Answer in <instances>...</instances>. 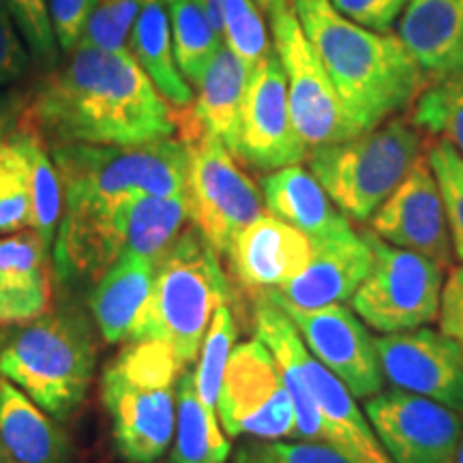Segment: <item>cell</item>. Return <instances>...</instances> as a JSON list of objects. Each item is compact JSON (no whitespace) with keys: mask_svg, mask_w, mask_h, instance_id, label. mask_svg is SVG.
<instances>
[{"mask_svg":"<svg viewBox=\"0 0 463 463\" xmlns=\"http://www.w3.org/2000/svg\"><path fill=\"white\" fill-rule=\"evenodd\" d=\"M20 127L58 144L129 146L176 131L170 103L131 52L78 45L34 86Z\"/></svg>","mask_w":463,"mask_h":463,"instance_id":"1","label":"cell"},{"mask_svg":"<svg viewBox=\"0 0 463 463\" xmlns=\"http://www.w3.org/2000/svg\"><path fill=\"white\" fill-rule=\"evenodd\" d=\"M294 11L358 133L412 108L430 84L395 34L354 24L331 0H294Z\"/></svg>","mask_w":463,"mask_h":463,"instance_id":"2","label":"cell"},{"mask_svg":"<svg viewBox=\"0 0 463 463\" xmlns=\"http://www.w3.org/2000/svg\"><path fill=\"white\" fill-rule=\"evenodd\" d=\"M228 300L230 286L219 253L198 228L184 230L157 262L153 289L129 341H164L187 367L200 354L217 307Z\"/></svg>","mask_w":463,"mask_h":463,"instance_id":"3","label":"cell"},{"mask_svg":"<svg viewBox=\"0 0 463 463\" xmlns=\"http://www.w3.org/2000/svg\"><path fill=\"white\" fill-rule=\"evenodd\" d=\"M183 369L170 345L142 339L131 341L103 373V403L116 450L129 463H155L170 449Z\"/></svg>","mask_w":463,"mask_h":463,"instance_id":"4","label":"cell"},{"mask_svg":"<svg viewBox=\"0 0 463 463\" xmlns=\"http://www.w3.org/2000/svg\"><path fill=\"white\" fill-rule=\"evenodd\" d=\"M425 146L410 114L364 131L352 140L309 150V170L347 219L369 222L408 176Z\"/></svg>","mask_w":463,"mask_h":463,"instance_id":"5","label":"cell"},{"mask_svg":"<svg viewBox=\"0 0 463 463\" xmlns=\"http://www.w3.org/2000/svg\"><path fill=\"white\" fill-rule=\"evenodd\" d=\"M95 373V344L78 314H43L0 350V375L14 382L43 412L71 416Z\"/></svg>","mask_w":463,"mask_h":463,"instance_id":"6","label":"cell"},{"mask_svg":"<svg viewBox=\"0 0 463 463\" xmlns=\"http://www.w3.org/2000/svg\"><path fill=\"white\" fill-rule=\"evenodd\" d=\"M67 200L118 202L136 194L184 195L187 150L181 140L144 144H58L50 146Z\"/></svg>","mask_w":463,"mask_h":463,"instance_id":"7","label":"cell"},{"mask_svg":"<svg viewBox=\"0 0 463 463\" xmlns=\"http://www.w3.org/2000/svg\"><path fill=\"white\" fill-rule=\"evenodd\" d=\"M172 116L187 150L189 219L217 253H228L236 236L262 217V195L222 137L195 118L191 106L172 109Z\"/></svg>","mask_w":463,"mask_h":463,"instance_id":"8","label":"cell"},{"mask_svg":"<svg viewBox=\"0 0 463 463\" xmlns=\"http://www.w3.org/2000/svg\"><path fill=\"white\" fill-rule=\"evenodd\" d=\"M372 247L373 266L352 294V309L369 328L402 333L427 326L439 316L444 266L416 251L382 241L372 230L363 232Z\"/></svg>","mask_w":463,"mask_h":463,"instance_id":"9","label":"cell"},{"mask_svg":"<svg viewBox=\"0 0 463 463\" xmlns=\"http://www.w3.org/2000/svg\"><path fill=\"white\" fill-rule=\"evenodd\" d=\"M270 26H273L275 52L286 73L289 114L307 150L361 136L347 118L326 67L307 39L294 11V3H288L275 15H270Z\"/></svg>","mask_w":463,"mask_h":463,"instance_id":"10","label":"cell"},{"mask_svg":"<svg viewBox=\"0 0 463 463\" xmlns=\"http://www.w3.org/2000/svg\"><path fill=\"white\" fill-rule=\"evenodd\" d=\"M217 416L230 438H294V402L279 364L260 339H249L232 350L219 392Z\"/></svg>","mask_w":463,"mask_h":463,"instance_id":"11","label":"cell"},{"mask_svg":"<svg viewBox=\"0 0 463 463\" xmlns=\"http://www.w3.org/2000/svg\"><path fill=\"white\" fill-rule=\"evenodd\" d=\"M364 414L392 463H455L463 414L395 389L364 399Z\"/></svg>","mask_w":463,"mask_h":463,"instance_id":"12","label":"cell"},{"mask_svg":"<svg viewBox=\"0 0 463 463\" xmlns=\"http://www.w3.org/2000/svg\"><path fill=\"white\" fill-rule=\"evenodd\" d=\"M307 153L289 114L286 73L273 50L249 71L232 155L258 172H275L300 164Z\"/></svg>","mask_w":463,"mask_h":463,"instance_id":"13","label":"cell"},{"mask_svg":"<svg viewBox=\"0 0 463 463\" xmlns=\"http://www.w3.org/2000/svg\"><path fill=\"white\" fill-rule=\"evenodd\" d=\"M275 300L298 328L309 352L328 372H333L356 399H369L384 389V373L378 347L367 324L344 303L324 305L320 309H300L264 292Z\"/></svg>","mask_w":463,"mask_h":463,"instance_id":"14","label":"cell"},{"mask_svg":"<svg viewBox=\"0 0 463 463\" xmlns=\"http://www.w3.org/2000/svg\"><path fill=\"white\" fill-rule=\"evenodd\" d=\"M372 232L391 245L431 258L444 269L453 260V242L442 191L433 176L425 146L408 176L372 217Z\"/></svg>","mask_w":463,"mask_h":463,"instance_id":"15","label":"cell"},{"mask_svg":"<svg viewBox=\"0 0 463 463\" xmlns=\"http://www.w3.org/2000/svg\"><path fill=\"white\" fill-rule=\"evenodd\" d=\"M382 373L395 389L463 414V354L455 339L420 326L375 337Z\"/></svg>","mask_w":463,"mask_h":463,"instance_id":"16","label":"cell"},{"mask_svg":"<svg viewBox=\"0 0 463 463\" xmlns=\"http://www.w3.org/2000/svg\"><path fill=\"white\" fill-rule=\"evenodd\" d=\"M131 198V195H129ZM67 200L54 239V269L61 281L101 279L127 247V202Z\"/></svg>","mask_w":463,"mask_h":463,"instance_id":"17","label":"cell"},{"mask_svg":"<svg viewBox=\"0 0 463 463\" xmlns=\"http://www.w3.org/2000/svg\"><path fill=\"white\" fill-rule=\"evenodd\" d=\"M314 253L309 264L270 294L300 309H320L324 305L345 303L364 281L373 266L372 247L363 234L352 230L350 222L311 241Z\"/></svg>","mask_w":463,"mask_h":463,"instance_id":"18","label":"cell"},{"mask_svg":"<svg viewBox=\"0 0 463 463\" xmlns=\"http://www.w3.org/2000/svg\"><path fill=\"white\" fill-rule=\"evenodd\" d=\"M311 253L309 236L275 215L258 217L228 249L236 279L258 294L292 281L309 264Z\"/></svg>","mask_w":463,"mask_h":463,"instance_id":"19","label":"cell"},{"mask_svg":"<svg viewBox=\"0 0 463 463\" xmlns=\"http://www.w3.org/2000/svg\"><path fill=\"white\" fill-rule=\"evenodd\" d=\"M305 375L322 416L324 442L350 463H392L356 397L311 352L305 356Z\"/></svg>","mask_w":463,"mask_h":463,"instance_id":"20","label":"cell"},{"mask_svg":"<svg viewBox=\"0 0 463 463\" xmlns=\"http://www.w3.org/2000/svg\"><path fill=\"white\" fill-rule=\"evenodd\" d=\"M399 39L430 82L463 75V0H410Z\"/></svg>","mask_w":463,"mask_h":463,"instance_id":"21","label":"cell"},{"mask_svg":"<svg viewBox=\"0 0 463 463\" xmlns=\"http://www.w3.org/2000/svg\"><path fill=\"white\" fill-rule=\"evenodd\" d=\"M48 249L28 230L0 239V326H22L48 311Z\"/></svg>","mask_w":463,"mask_h":463,"instance_id":"22","label":"cell"},{"mask_svg":"<svg viewBox=\"0 0 463 463\" xmlns=\"http://www.w3.org/2000/svg\"><path fill=\"white\" fill-rule=\"evenodd\" d=\"M256 317L258 339L269 347L270 354L279 364L283 382H286L289 397L297 410V431L294 439H305V442H324V427L320 410L314 402L309 386H307L305 375V356L307 345L300 337L298 328L289 320V316L281 309L275 300L266 294H260V300L253 311Z\"/></svg>","mask_w":463,"mask_h":463,"instance_id":"23","label":"cell"},{"mask_svg":"<svg viewBox=\"0 0 463 463\" xmlns=\"http://www.w3.org/2000/svg\"><path fill=\"white\" fill-rule=\"evenodd\" d=\"M0 450L5 463H69L65 431L24 391L0 375Z\"/></svg>","mask_w":463,"mask_h":463,"instance_id":"24","label":"cell"},{"mask_svg":"<svg viewBox=\"0 0 463 463\" xmlns=\"http://www.w3.org/2000/svg\"><path fill=\"white\" fill-rule=\"evenodd\" d=\"M157 262L125 251L103 273L90 297V309L108 344L129 339L133 324L153 289Z\"/></svg>","mask_w":463,"mask_h":463,"instance_id":"25","label":"cell"},{"mask_svg":"<svg viewBox=\"0 0 463 463\" xmlns=\"http://www.w3.org/2000/svg\"><path fill=\"white\" fill-rule=\"evenodd\" d=\"M262 194L270 215L300 230L309 241L322 239L347 219L335 206L314 172L298 164L279 167L264 176Z\"/></svg>","mask_w":463,"mask_h":463,"instance_id":"26","label":"cell"},{"mask_svg":"<svg viewBox=\"0 0 463 463\" xmlns=\"http://www.w3.org/2000/svg\"><path fill=\"white\" fill-rule=\"evenodd\" d=\"M129 52L167 103L174 108H187L194 103V90L174 56L170 15L164 0L142 3L140 15L129 34Z\"/></svg>","mask_w":463,"mask_h":463,"instance_id":"27","label":"cell"},{"mask_svg":"<svg viewBox=\"0 0 463 463\" xmlns=\"http://www.w3.org/2000/svg\"><path fill=\"white\" fill-rule=\"evenodd\" d=\"M249 71L251 69L223 43L198 82V99L191 103L195 118L222 137L230 153L236 144Z\"/></svg>","mask_w":463,"mask_h":463,"instance_id":"28","label":"cell"},{"mask_svg":"<svg viewBox=\"0 0 463 463\" xmlns=\"http://www.w3.org/2000/svg\"><path fill=\"white\" fill-rule=\"evenodd\" d=\"M230 439L219 427V416L208 412L195 389V375L183 369L176 384V430L172 463H228Z\"/></svg>","mask_w":463,"mask_h":463,"instance_id":"29","label":"cell"},{"mask_svg":"<svg viewBox=\"0 0 463 463\" xmlns=\"http://www.w3.org/2000/svg\"><path fill=\"white\" fill-rule=\"evenodd\" d=\"M187 219L189 208L184 195H170V198L148 194L131 195L127 202L125 251L159 262L174 241L183 234Z\"/></svg>","mask_w":463,"mask_h":463,"instance_id":"30","label":"cell"},{"mask_svg":"<svg viewBox=\"0 0 463 463\" xmlns=\"http://www.w3.org/2000/svg\"><path fill=\"white\" fill-rule=\"evenodd\" d=\"M164 3L170 15L176 65L189 84L198 86L206 67L223 45V37L213 28L202 0H164Z\"/></svg>","mask_w":463,"mask_h":463,"instance_id":"31","label":"cell"},{"mask_svg":"<svg viewBox=\"0 0 463 463\" xmlns=\"http://www.w3.org/2000/svg\"><path fill=\"white\" fill-rule=\"evenodd\" d=\"M22 142H24L28 161H31V206L34 234L42 239L45 249L54 245L58 225L65 208V194H62L61 174L56 170L48 144L42 140L39 133L17 125Z\"/></svg>","mask_w":463,"mask_h":463,"instance_id":"32","label":"cell"},{"mask_svg":"<svg viewBox=\"0 0 463 463\" xmlns=\"http://www.w3.org/2000/svg\"><path fill=\"white\" fill-rule=\"evenodd\" d=\"M31 225V161L15 129L0 140V234H15Z\"/></svg>","mask_w":463,"mask_h":463,"instance_id":"33","label":"cell"},{"mask_svg":"<svg viewBox=\"0 0 463 463\" xmlns=\"http://www.w3.org/2000/svg\"><path fill=\"white\" fill-rule=\"evenodd\" d=\"M410 116L420 131L450 142L463 157V75L427 84Z\"/></svg>","mask_w":463,"mask_h":463,"instance_id":"34","label":"cell"},{"mask_svg":"<svg viewBox=\"0 0 463 463\" xmlns=\"http://www.w3.org/2000/svg\"><path fill=\"white\" fill-rule=\"evenodd\" d=\"M236 341V324L232 317L228 305L217 307L213 316L211 326H208L204 345H202V356L195 369V389H198L200 402L204 403L208 412L217 414L219 392H222L223 373L228 358L234 350Z\"/></svg>","mask_w":463,"mask_h":463,"instance_id":"35","label":"cell"},{"mask_svg":"<svg viewBox=\"0 0 463 463\" xmlns=\"http://www.w3.org/2000/svg\"><path fill=\"white\" fill-rule=\"evenodd\" d=\"M223 39L249 69L275 50L262 11L253 0H223Z\"/></svg>","mask_w":463,"mask_h":463,"instance_id":"36","label":"cell"},{"mask_svg":"<svg viewBox=\"0 0 463 463\" xmlns=\"http://www.w3.org/2000/svg\"><path fill=\"white\" fill-rule=\"evenodd\" d=\"M425 155L447 206L453 251L463 262V157L453 144L439 137L425 142Z\"/></svg>","mask_w":463,"mask_h":463,"instance_id":"37","label":"cell"},{"mask_svg":"<svg viewBox=\"0 0 463 463\" xmlns=\"http://www.w3.org/2000/svg\"><path fill=\"white\" fill-rule=\"evenodd\" d=\"M142 3L144 0H99V5L86 22L78 45H90V48L109 52H129V34L140 15Z\"/></svg>","mask_w":463,"mask_h":463,"instance_id":"38","label":"cell"},{"mask_svg":"<svg viewBox=\"0 0 463 463\" xmlns=\"http://www.w3.org/2000/svg\"><path fill=\"white\" fill-rule=\"evenodd\" d=\"M28 54L37 65L52 69L58 62V39L52 24L50 0H5Z\"/></svg>","mask_w":463,"mask_h":463,"instance_id":"39","label":"cell"},{"mask_svg":"<svg viewBox=\"0 0 463 463\" xmlns=\"http://www.w3.org/2000/svg\"><path fill=\"white\" fill-rule=\"evenodd\" d=\"M232 463H350L333 447L322 442H281V439H256L236 450Z\"/></svg>","mask_w":463,"mask_h":463,"instance_id":"40","label":"cell"},{"mask_svg":"<svg viewBox=\"0 0 463 463\" xmlns=\"http://www.w3.org/2000/svg\"><path fill=\"white\" fill-rule=\"evenodd\" d=\"M410 0H331L341 15L375 33H389Z\"/></svg>","mask_w":463,"mask_h":463,"instance_id":"41","label":"cell"},{"mask_svg":"<svg viewBox=\"0 0 463 463\" xmlns=\"http://www.w3.org/2000/svg\"><path fill=\"white\" fill-rule=\"evenodd\" d=\"M31 65V54L5 0H0V86L15 84Z\"/></svg>","mask_w":463,"mask_h":463,"instance_id":"42","label":"cell"},{"mask_svg":"<svg viewBox=\"0 0 463 463\" xmlns=\"http://www.w3.org/2000/svg\"><path fill=\"white\" fill-rule=\"evenodd\" d=\"M99 0H50L52 24L58 39V48L71 52L82 39L84 26L89 22Z\"/></svg>","mask_w":463,"mask_h":463,"instance_id":"43","label":"cell"},{"mask_svg":"<svg viewBox=\"0 0 463 463\" xmlns=\"http://www.w3.org/2000/svg\"><path fill=\"white\" fill-rule=\"evenodd\" d=\"M439 331L457 341L463 354V264L453 266L439 298Z\"/></svg>","mask_w":463,"mask_h":463,"instance_id":"44","label":"cell"},{"mask_svg":"<svg viewBox=\"0 0 463 463\" xmlns=\"http://www.w3.org/2000/svg\"><path fill=\"white\" fill-rule=\"evenodd\" d=\"M26 97L15 90H0V140L9 137L20 125Z\"/></svg>","mask_w":463,"mask_h":463,"instance_id":"45","label":"cell"},{"mask_svg":"<svg viewBox=\"0 0 463 463\" xmlns=\"http://www.w3.org/2000/svg\"><path fill=\"white\" fill-rule=\"evenodd\" d=\"M253 3H256L258 7L262 9L264 14L270 17V15H275L277 11H279V9L286 7V5L289 3V0H253Z\"/></svg>","mask_w":463,"mask_h":463,"instance_id":"46","label":"cell"},{"mask_svg":"<svg viewBox=\"0 0 463 463\" xmlns=\"http://www.w3.org/2000/svg\"><path fill=\"white\" fill-rule=\"evenodd\" d=\"M455 463H463V436H461L459 449H457V457H455Z\"/></svg>","mask_w":463,"mask_h":463,"instance_id":"47","label":"cell"},{"mask_svg":"<svg viewBox=\"0 0 463 463\" xmlns=\"http://www.w3.org/2000/svg\"><path fill=\"white\" fill-rule=\"evenodd\" d=\"M0 463H5V457H3V450H0Z\"/></svg>","mask_w":463,"mask_h":463,"instance_id":"48","label":"cell"}]
</instances>
